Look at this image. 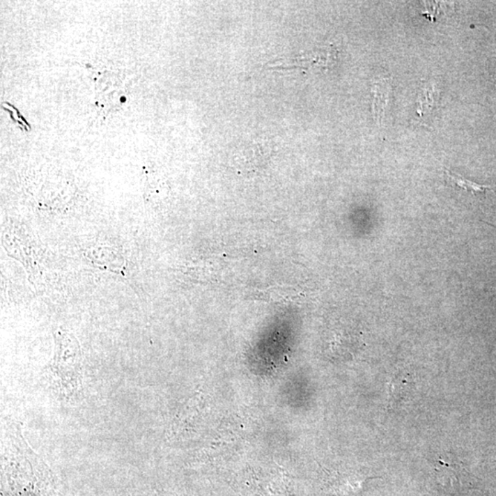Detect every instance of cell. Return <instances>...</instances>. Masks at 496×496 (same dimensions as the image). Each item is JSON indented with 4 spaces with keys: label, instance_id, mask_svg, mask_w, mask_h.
<instances>
[{
    "label": "cell",
    "instance_id": "obj_1",
    "mask_svg": "<svg viewBox=\"0 0 496 496\" xmlns=\"http://www.w3.org/2000/svg\"><path fill=\"white\" fill-rule=\"evenodd\" d=\"M1 496H56V476L23 437L21 424L2 428Z\"/></svg>",
    "mask_w": 496,
    "mask_h": 496
},
{
    "label": "cell",
    "instance_id": "obj_2",
    "mask_svg": "<svg viewBox=\"0 0 496 496\" xmlns=\"http://www.w3.org/2000/svg\"><path fill=\"white\" fill-rule=\"evenodd\" d=\"M54 355L48 367L49 382L59 399L76 402L83 394L82 352L69 332H54Z\"/></svg>",
    "mask_w": 496,
    "mask_h": 496
},
{
    "label": "cell",
    "instance_id": "obj_3",
    "mask_svg": "<svg viewBox=\"0 0 496 496\" xmlns=\"http://www.w3.org/2000/svg\"><path fill=\"white\" fill-rule=\"evenodd\" d=\"M389 86L385 80L375 83L372 86V95H373V116L377 121H380L382 118L383 111L387 106L389 100Z\"/></svg>",
    "mask_w": 496,
    "mask_h": 496
},
{
    "label": "cell",
    "instance_id": "obj_4",
    "mask_svg": "<svg viewBox=\"0 0 496 496\" xmlns=\"http://www.w3.org/2000/svg\"><path fill=\"white\" fill-rule=\"evenodd\" d=\"M444 176L452 185L460 187L461 189L471 192L474 195H477L478 193H486L487 190L493 189L491 186L480 185V184L475 183L474 181L466 180L465 178L461 177V176L456 174V173L454 174V173L449 171L447 169H444Z\"/></svg>",
    "mask_w": 496,
    "mask_h": 496
},
{
    "label": "cell",
    "instance_id": "obj_5",
    "mask_svg": "<svg viewBox=\"0 0 496 496\" xmlns=\"http://www.w3.org/2000/svg\"><path fill=\"white\" fill-rule=\"evenodd\" d=\"M435 88L434 86L431 88H426L425 93H424V100L421 103L419 111H425V109H431L435 102Z\"/></svg>",
    "mask_w": 496,
    "mask_h": 496
}]
</instances>
